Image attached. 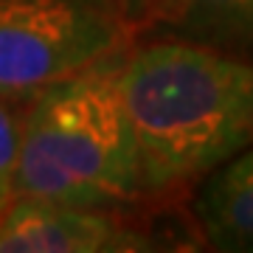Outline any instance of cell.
<instances>
[{
    "label": "cell",
    "instance_id": "6da1fadb",
    "mask_svg": "<svg viewBox=\"0 0 253 253\" xmlns=\"http://www.w3.org/2000/svg\"><path fill=\"white\" fill-rule=\"evenodd\" d=\"M118 87L138 144L146 200L197 186L253 146V62L152 37L121 56Z\"/></svg>",
    "mask_w": 253,
    "mask_h": 253
},
{
    "label": "cell",
    "instance_id": "7a4b0ae2",
    "mask_svg": "<svg viewBox=\"0 0 253 253\" xmlns=\"http://www.w3.org/2000/svg\"><path fill=\"white\" fill-rule=\"evenodd\" d=\"M121 56L124 51L99 59L20 104L17 197L101 211L146 200L118 87Z\"/></svg>",
    "mask_w": 253,
    "mask_h": 253
},
{
    "label": "cell",
    "instance_id": "3957f363",
    "mask_svg": "<svg viewBox=\"0 0 253 253\" xmlns=\"http://www.w3.org/2000/svg\"><path fill=\"white\" fill-rule=\"evenodd\" d=\"M132 42L126 23L84 0H0V96L23 104Z\"/></svg>",
    "mask_w": 253,
    "mask_h": 253
},
{
    "label": "cell",
    "instance_id": "277c9868",
    "mask_svg": "<svg viewBox=\"0 0 253 253\" xmlns=\"http://www.w3.org/2000/svg\"><path fill=\"white\" fill-rule=\"evenodd\" d=\"M155 248V236L126 225L124 211L14 197L0 217V253H121Z\"/></svg>",
    "mask_w": 253,
    "mask_h": 253
},
{
    "label": "cell",
    "instance_id": "5b68a950",
    "mask_svg": "<svg viewBox=\"0 0 253 253\" xmlns=\"http://www.w3.org/2000/svg\"><path fill=\"white\" fill-rule=\"evenodd\" d=\"M194 222L208 248L253 253V146L219 163L197 183Z\"/></svg>",
    "mask_w": 253,
    "mask_h": 253
},
{
    "label": "cell",
    "instance_id": "8992f818",
    "mask_svg": "<svg viewBox=\"0 0 253 253\" xmlns=\"http://www.w3.org/2000/svg\"><path fill=\"white\" fill-rule=\"evenodd\" d=\"M149 37H172L253 62V0H161Z\"/></svg>",
    "mask_w": 253,
    "mask_h": 253
},
{
    "label": "cell",
    "instance_id": "52a82bcc",
    "mask_svg": "<svg viewBox=\"0 0 253 253\" xmlns=\"http://www.w3.org/2000/svg\"><path fill=\"white\" fill-rule=\"evenodd\" d=\"M17 135H20V101L0 96V217L17 197Z\"/></svg>",
    "mask_w": 253,
    "mask_h": 253
},
{
    "label": "cell",
    "instance_id": "ba28073f",
    "mask_svg": "<svg viewBox=\"0 0 253 253\" xmlns=\"http://www.w3.org/2000/svg\"><path fill=\"white\" fill-rule=\"evenodd\" d=\"M84 3H93V6L116 14L121 23H126L135 31V37L144 34V28L152 23L155 11L161 6V0H84Z\"/></svg>",
    "mask_w": 253,
    "mask_h": 253
}]
</instances>
